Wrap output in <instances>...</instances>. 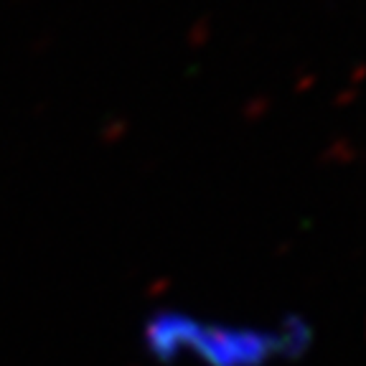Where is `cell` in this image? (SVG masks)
<instances>
[{"label":"cell","mask_w":366,"mask_h":366,"mask_svg":"<svg viewBox=\"0 0 366 366\" xmlns=\"http://www.w3.org/2000/svg\"><path fill=\"white\" fill-rule=\"evenodd\" d=\"M145 346L158 361L199 366H270L298 356L308 346V328L237 325L201 321L189 313H158L145 325Z\"/></svg>","instance_id":"obj_1"}]
</instances>
